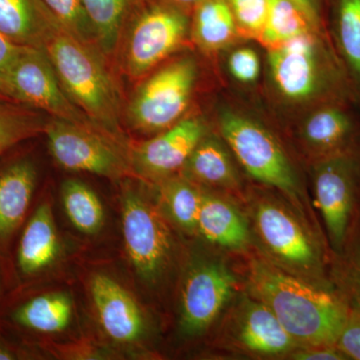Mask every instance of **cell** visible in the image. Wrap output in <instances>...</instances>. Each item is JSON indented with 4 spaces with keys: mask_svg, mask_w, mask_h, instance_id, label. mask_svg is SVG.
<instances>
[{
    "mask_svg": "<svg viewBox=\"0 0 360 360\" xmlns=\"http://www.w3.org/2000/svg\"><path fill=\"white\" fill-rule=\"evenodd\" d=\"M198 78L191 58L172 61L146 78L130 101L129 124L142 134L163 131L182 120Z\"/></svg>",
    "mask_w": 360,
    "mask_h": 360,
    "instance_id": "277c9868",
    "label": "cell"
},
{
    "mask_svg": "<svg viewBox=\"0 0 360 360\" xmlns=\"http://www.w3.org/2000/svg\"><path fill=\"white\" fill-rule=\"evenodd\" d=\"M336 347L347 359L360 360V305L348 311Z\"/></svg>",
    "mask_w": 360,
    "mask_h": 360,
    "instance_id": "d6a6232c",
    "label": "cell"
},
{
    "mask_svg": "<svg viewBox=\"0 0 360 360\" xmlns=\"http://www.w3.org/2000/svg\"><path fill=\"white\" fill-rule=\"evenodd\" d=\"M66 215L73 226L85 234H96L104 224L103 203L84 182L70 179L61 189Z\"/></svg>",
    "mask_w": 360,
    "mask_h": 360,
    "instance_id": "484cf974",
    "label": "cell"
},
{
    "mask_svg": "<svg viewBox=\"0 0 360 360\" xmlns=\"http://www.w3.org/2000/svg\"><path fill=\"white\" fill-rule=\"evenodd\" d=\"M188 20L181 11L167 6L146 9L130 27L123 66L132 80L148 75L184 41Z\"/></svg>",
    "mask_w": 360,
    "mask_h": 360,
    "instance_id": "ba28073f",
    "label": "cell"
},
{
    "mask_svg": "<svg viewBox=\"0 0 360 360\" xmlns=\"http://www.w3.org/2000/svg\"><path fill=\"white\" fill-rule=\"evenodd\" d=\"M44 132L52 156L65 169L108 179L129 172L117 142L108 135L56 117L49 120Z\"/></svg>",
    "mask_w": 360,
    "mask_h": 360,
    "instance_id": "52a82bcc",
    "label": "cell"
},
{
    "mask_svg": "<svg viewBox=\"0 0 360 360\" xmlns=\"http://www.w3.org/2000/svg\"><path fill=\"white\" fill-rule=\"evenodd\" d=\"M122 232L137 274L146 281H156L172 255V234L155 206L134 191L123 193Z\"/></svg>",
    "mask_w": 360,
    "mask_h": 360,
    "instance_id": "9c48e42d",
    "label": "cell"
},
{
    "mask_svg": "<svg viewBox=\"0 0 360 360\" xmlns=\"http://www.w3.org/2000/svg\"><path fill=\"white\" fill-rule=\"evenodd\" d=\"M311 27L314 26L307 15L290 0H269L264 28L258 37L270 49L311 33Z\"/></svg>",
    "mask_w": 360,
    "mask_h": 360,
    "instance_id": "d4e9b609",
    "label": "cell"
},
{
    "mask_svg": "<svg viewBox=\"0 0 360 360\" xmlns=\"http://www.w3.org/2000/svg\"><path fill=\"white\" fill-rule=\"evenodd\" d=\"M236 281L217 262H203L187 274L181 293L180 326L186 335H198L219 316L233 295Z\"/></svg>",
    "mask_w": 360,
    "mask_h": 360,
    "instance_id": "8fae6325",
    "label": "cell"
},
{
    "mask_svg": "<svg viewBox=\"0 0 360 360\" xmlns=\"http://www.w3.org/2000/svg\"><path fill=\"white\" fill-rule=\"evenodd\" d=\"M45 6L68 32L77 39L96 44L89 16L82 0H44Z\"/></svg>",
    "mask_w": 360,
    "mask_h": 360,
    "instance_id": "f546056e",
    "label": "cell"
},
{
    "mask_svg": "<svg viewBox=\"0 0 360 360\" xmlns=\"http://www.w3.org/2000/svg\"><path fill=\"white\" fill-rule=\"evenodd\" d=\"M187 179L205 186L231 188L238 184V174L229 153L214 139H202L186 165Z\"/></svg>",
    "mask_w": 360,
    "mask_h": 360,
    "instance_id": "603a6c76",
    "label": "cell"
},
{
    "mask_svg": "<svg viewBox=\"0 0 360 360\" xmlns=\"http://www.w3.org/2000/svg\"><path fill=\"white\" fill-rule=\"evenodd\" d=\"M354 270L355 276H356L357 279V283H359L360 286V238L359 241V245H357L356 251H355Z\"/></svg>",
    "mask_w": 360,
    "mask_h": 360,
    "instance_id": "74e56055",
    "label": "cell"
},
{
    "mask_svg": "<svg viewBox=\"0 0 360 360\" xmlns=\"http://www.w3.org/2000/svg\"><path fill=\"white\" fill-rule=\"evenodd\" d=\"M58 25L44 0H0V33L15 44L44 49Z\"/></svg>",
    "mask_w": 360,
    "mask_h": 360,
    "instance_id": "e0dca14e",
    "label": "cell"
},
{
    "mask_svg": "<svg viewBox=\"0 0 360 360\" xmlns=\"http://www.w3.org/2000/svg\"><path fill=\"white\" fill-rule=\"evenodd\" d=\"M236 333L243 347L257 354H291L298 347L272 310L255 297L241 307Z\"/></svg>",
    "mask_w": 360,
    "mask_h": 360,
    "instance_id": "9a60e30c",
    "label": "cell"
},
{
    "mask_svg": "<svg viewBox=\"0 0 360 360\" xmlns=\"http://www.w3.org/2000/svg\"><path fill=\"white\" fill-rule=\"evenodd\" d=\"M202 194L188 180H170L163 184V202L170 219L188 233L198 231Z\"/></svg>",
    "mask_w": 360,
    "mask_h": 360,
    "instance_id": "f1b7e54d",
    "label": "cell"
},
{
    "mask_svg": "<svg viewBox=\"0 0 360 360\" xmlns=\"http://www.w3.org/2000/svg\"><path fill=\"white\" fill-rule=\"evenodd\" d=\"M47 122L39 110L0 101V156L20 142L44 132Z\"/></svg>",
    "mask_w": 360,
    "mask_h": 360,
    "instance_id": "4316f807",
    "label": "cell"
},
{
    "mask_svg": "<svg viewBox=\"0 0 360 360\" xmlns=\"http://www.w3.org/2000/svg\"><path fill=\"white\" fill-rule=\"evenodd\" d=\"M18 354L0 338V360L18 359Z\"/></svg>",
    "mask_w": 360,
    "mask_h": 360,
    "instance_id": "8d00e7d4",
    "label": "cell"
},
{
    "mask_svg": "<svg viewBox=\"0 0 360 360\" xmlns=\"http://www.w3.org/2000/svg\"><path fill=\"white\" fill-rule=\"evenodd\" d=\"M253 225L272 264L314 284L321 278L319 246L292 212L276 201L264 200L252 210Z\"/></svg>",
    "mask_w": 360,
    "mask_h": 360,
    "instance_id": "5b68a950",
    "label": "cell"
},
{
    "mask_svg": "<svg viewBox=\"0 0 360 360\" xmlns=\"http://www.w3.org/2000/svg\"><path fill=\"white\" fill-rule=\"evenodd\" d=\"M311 33L269 49L270 72L276 89L293 101L311 98L323 85L324 68Z\"/></svg>",
    "mask_w": 360,
    "mask_h": 360,
    "instance_id": "7c38bea8",
    "label": "cell"
},
{
    "mask_svg": "<svg viewBox=\"0 0 360 360\" xmlns=\"http://www.w3.org/2000/svg\"><path fill=\"white\" fill-rule=\"evenodd\" d=\"M90 293L106 335L122 343L134 342L141 338L143 315L123 286L105 274H96L90 281Z\"/></svg>",
    "mask_w": 360,
    "mask_h": 360,
    "instance_id": "5bb4252c",
    "label": "cell"
},
{
    "mask_svg": "<svg viewBox=\"0 0 360 360\" xmlns=\"http://www.w3.org/2000/svg\"><path fill=\"white\" fill-rule=\"evenodd\" d=\"M229 70L239 82L252 84L260 73V61L257 52L248 47L236 49L229 56Z\"/></svg>",
    "mask_w": 360,
    "mask_h": 360,
    "instance_id": "1f68e13d",
    "label": "cell"
},
{
    "mask_svg": "<svg viewBox=\"0 0 360 360\" xmlns=\"http://www.w3.org/2000/svg\"><path fill=\"white\" fill-rule=\"evenodd\" d=\"M73 307L65 293L52 292L35 296L14 310L13 321L21 328L39 333L65 330L72 319Z\"/></svg>",
    "mask_w": 360,
    "mask_h": 360,
    "instance_id": "44dd1931",
    "label": "cell"
},
{
    "mask_svg": "<svg viewBox=\"0 0 360 360\" xmlns=\"http://www.w3.org/2000/svg\"><path fill=\"white\" fill-rule=\"evenodd\" d=\"M198 231L208 243L224 250H243L250 245L245 217L231 202L212 194H202Z\"/></svg>",
    "mask_w": 360,
    "mask_h": 360,
    "instance_id": "d6986e66",
    "label": "cell"
},
{
    "mask_svg": "<svg viewBox=\"0 0 360 360\" xmlns=\"http://www.w3.org/2000/svg\"><path fill=\"white\" fill-rule=\"evenodd\" d=\"M175 4H182V6H198L202 0H172Z\"/></svg>",
    "mask_w": 360,
    "mask_h": 360,
    "instance_id": "f35d334b",
    "label": "cell"
},
{
    "mask_svg": "<svg viewBox=\"0 0 360 360\" xmlns=\"http://www.w3.org/2000/svg\"><path fill=\"white\" fill-rule=\"evenodd\" d=\"M25 47L0 33V84L7 70Z\"/></svg>",
    "mask_w": 360,
    "mask_h": 360,
    "instance_id": "e575fe53",
    "label": "cell"
},
{
    "mask_svg": "<svg viewBox=\"0 0 360 360\" xmlns=\"http://www.w3.org/2000/svg\"><path fill=\"white\" fill-rule=\"evenodd\" d=\"M71 101L117 143L122 98L96 44L77 39L59 23L44 47Z\"/></svg>",
    "mask_w": 360,
    "mask_h": 360,
    "instance_id": "7a4b0ae2",
    "label": "cell"
},
{
    "mask_svg": "<svg viewBox=\"0 0 360 360\" xmlns=\"http://www.w3.org/2000/svg\"><path fill=\"white\" fill-rule=\"evenodd\" d=\"M219 124L227 146L246 172L257 181L276 187L302 207V188L295 169L269 130L231 111L220 115Z\"/></svg>",
    "mask_w": 360,
    "mask_h": 360,
    "instance_id": "3957f363",
    "label": "cell"
},
{
    "mask_svg": "<svg viewBox=\"0 0 360 360\" xmlns=\"http://www.w3.org/2000/svg\"><path fill=\"white\" fill-rule=\"evenodd\" d=\"M355 162L347 151L326 156L314 172V198L329 240L341 250L354 207Z\"/></svg>",
    "mask_w": 360,
    "mask_h": 360,
    "instance_id": "30bf717a",
    "label": "cell"
},
{
    "mask_svg": "<svg viewBox=\"0 0 360 360\" xmlns=\"http://www.w3.org/2000/svg\"><path fill=\"white\" fill-rule=\"evenodd\" d=\"M352 127L349 115L338 104L331 103L307 117L302 134L309 148L323 158L347 151Z\"/></svg>",
    "mask_w": 360,
    "mask_h": 360,
    "instance_id": "ffe728a7",
    "label": "cell"
},
{
    "mask_svg": "<svg viewBox=\"0 0 360 360\" xmlns=\"http://www.w3.org/2000/svg\"><path fill=\"white\" fill-rule=\"evenodd\" d=\"M0 92L52 117L110 136L71 101L44 49L25 46L4 75Z\"/></svg>",
    "mask_w": 360,
    "mask_h": 360,
    "instance_id": "8992f818",
    "label": "cell"
},
{
    "mask_svg": "<svg viewBox=\"0 0 360 360\" xmlns=\"http://www.w3.org/2000/svg\"><path fill=\"white\" fill-rule=\"evenodd\" d=\"M335 32L345 65L360 84V0H338Z\"/></svg>",
    "mask_w": 360,
    "mask_h": 360,
    "instance_id": "83f0119b",
    "label": "cell"
},
{
    "mask_svg": "<svg viewBox=\"0 0 360 360\" xmlns=\"http://www.w3.org/2000/svg\"><path fill=\"white\" fill-rule=\"evenodd\" d=\"M236 25L243 32L259 37L264 28L269 0H227Z\"/></svg>",
    "mask_w": 360,
    "mask_h": 360,
    "instance_id": "4dcf8cb0",
    "label": "cell"
},
{
    "mask_svg": "<svg viewBox=\"0 0 360 360\" xmlns=\"http://www.w3.org/2000/svg\"><path fill=\"white\" fill-rule=\"evenodd\" d=\"M58 231L49 202L41 203L26 224L18 248V265L25 276H37L58 257Z\"/></svg>",
    "mask_w": 360,
    "mask_h": 360,
    "instance_id": "ac0fdd59",
    "label": "cell"
},
{
    "mask_svg": "<svg viewBox=\"0 0 360 360\" xmlns=\"http://www.w3.org/2000/svg\"><path fill=\"white\" fill-rule=\"evenodd\" d=\"M290 1L302 9L315 28L319 27L321 18H319V8L315 0H290Z\"/></svg>",
    "mask_w": 360,
    "mask_h": 360,
    "instance_id": "d590c367",
    "label": "cell"
},
{
    "mask_svg": "<svg viewBox=\"0 0 360 360\" xmlns=\"http://www.w3.org/2000/svg\"><path fill=\"white\" fill-rule=\"evenodd\" d=\"M293 359L297 360H342L347 359L336 347H304L297 352H291Z\"/></svg>",
    "mask_w": 360,
    "mask_h": 360,
    "instance_id": "836d02e7",
    "label": "cell"
},
{
    "mask_svg": "<svg viewBox=\"0 0 360 360\" xmlns=\"http://www.w3.org/2000/svg\"><path fill=\"white\" fill-rule=\"evenodd\" d=\"M136 0H82L96 46L110 56L117 47L129 9Z\"/></svg>",
    "mask_w": 360,
    "mask_h": 360,
    "instance_id": "cb8c5ba5",
    "label": "cell"
},
{
    "mask_svg": "<svg viewBox=\"0 0 360 360\" xmlns=\"http://www.w3.org/2000/svg\"><path fill=\"white\" fill-rule=\"evenodd\" d=\"M205 137V124L200 118H182L134 149L132 160L135 167L149 177L167 176L184 167L189 155Z\"/></svg>",
    "mask_w": 360,
    "mask_h": 360,
    "instance_id": "4fadbf2b",
    "label": "cell"
},
{
    "mask_svg": "<svg viewBox=\"0 0 360 360\" xmlns=\"http://www.w3.org/2000/svg\"><path fill=\"white\" fill-rule=\"evenodd\" d=\"M250 288L298 347H336L349 309L335 293L259 259L250 265Z\"/></svg>",
    "mask_w": 360,
    "mask_h": 360,
    "instance_id": "6da1fadb",
    "label": "cell"
},
{
    "mask_svg": "<svg viewBox=\"0 0 360 360\" xmlns=\"http://www.w3.org/2000/svg\"><path fill=\"white\" fill-rule=\"evenodd\" d=\"M238 25L227 0H202L196 6L193 35L201 49L219 51L236 37Z\"/></svg>",
    "mask_w": 360,
    "mask_h": 360,
    "instance_id": "7402d4cb",
    "label": "cell"
},
{
    "mask_svg": "<svg viewBox=\"0 0 360 360\" xmlns=\"http://www.w3.org/2000/svg\"><path fill=\"white\" fill-rule=\"evenodd\" d=\"M37 168L21 160L0 169V248L22 224L37 186Z\"/></svg>",
    "mask_w": 360,
    "mask_h": 360,
    "instance_id": "2e32d148",
    "label": "cell"
}]
</instances>
